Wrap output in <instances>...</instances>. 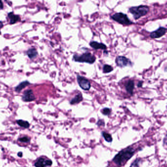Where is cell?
<instances>
[{
    "mask_svg": "<svg viewBox=\"0 0 167 167\" xmlns=\"http://www.w3.org/2000/svg\"><path fill=\"white\" fill-rule=\"evenodd\" d=\"M135 152V151L133 148L128 147L116 154L112 161L118 167H121L133 156Z\"/></svg>",
    "mask_w": 167,
    "mask_h": 167,
    "instance_id": "6da1fadb",
    "label": "cell"
},
{
    "mask_svg": "<svg viewBox=\"0 0 167 167\" xmlns=\"http://www.w3.org/2000/svg\"><path fill=\"white\" fill-rule=\"evenodd\" d=\"M72 59L75 62L80 63H87L90 64H93L96 61V57L90 52H86L81 55L75 54L73 56Z\"/></svg>",
    "mask_w": 167,
    "mask_h": 167,
    "instance_id": "7a4b0ae2",
    "label": "cell"
},
{
    "mask_svg": "<svg viewBox=\"0 0 167 167\" xmlns=\"http://www.w3.org/2000/svg\"><path fill=\"white\" fill-rule=\"evenodd\" d=\"M150 8L147 5H139L133 6L129 8V12L132 14L135 20H138L142 17L145 16L149 12Z\"/></svg>",
    "mask_w": 167,
    "mask_h": 167,
    "instance_id": "3957f363",
    "label": "cell"
},
{
    "mask_svg": "<svg viewBox=\"0 0 167 167\" xmlns=\"http://www.w3.org/2000/svg\"><path fill=\"white\" fill-rule=\"evenodd\" d=\"M111 18L118 23L123 25H130L133 24L129 20L128 15L122 12L114 13L111 16Z\"/></svg>",
    "mask_w": 167,
    "mask_h": 167,
    "instance_id": "277c9868",
    "label": "cell"
},
{
    "mask_svg": "<svg viewBox=\"0 0 167 167\" xmlns=\"http://www.w3.org/2000/svg\"><path fill=\"white\" fill-rule=\"evenodd\" d=\"M77 81L78 85L83 90L88 91L91 88L90 81L86 77L77 75Z\"/></svg>",
    "mask_w": 167,
    "mask_h": 167,
    "instance_id": "5b68a950",
    "label": "cell"
},
{
    "mask_svg": "<svg viewBox=\"0 0 167 167\" xmlns=\"http://www.w3.org/2000/svg\"><path fill=\"white\" fill-rule=\"evenodd\" d=\"M115 63L117 66L120 68H124L127 66H131V61L124 56H118L115 59Z\"/></svg>",
    "mask_w": 167,
    "mask_h": 167,
    "instance_id": "8992f818",
    "label": "cell"
},
{
    "mask_svg": "<svg viewBox=\"0 0 167 167\" xmlns=\"http://www.w3.org/2000/svg\"><path fill=\"white\" fill-rule=\"evenodd\" d=\"M52 161L51 159H45L44 157H40L34 164L35 167H47L51 166Z\"/></svg>",
    "mask_w": 167,
    "mask_h": 167,
    "instance_id": "52a82bcc",
    "label": "cell"
},
{
    "mask_svg": "<svg viewBox=\"0 0 167 167\" xmlns=\"http://www.w3.org/2000/svg\"><path fill=\"white\" fill-rule=\"evenodd\" d=\"M22 99L25 102H31L34 101L36 99V98L33 90L28 89L25 91L22 96Z\"/></svg>",
    "mask_w": 167,
    "mask_h": 167,
    "instance_id": "ba28073f",
    "label": "cell"
},
{
    "mask_svg": "<svg viewBox=\"0 0 167 167\" xmlns=\"http://www.w3.org/2000/svg\"><path fill=\"white\" fill-rule=\"evenodd\" d=\"M167 31V28L164 27H160L157 30L152 32L150 34V37L153 39L158 38L164 35Z\"/></svg>",
    "mask_w": 167,
    "mask_h": 167,
    "instance_id": "9c48e42d",
    "label": "cell"
},
{
    "mask_svg": "<svg viewBox=\"0 0 167 167\" xmlns=\"http://www.w3.org/2000/svg\"><path fill=\"white\" fill-rule=\"evenodd\" d=\"M90 45L91 47L96 50L99 49L105 50L107 49V47L105 44L102 43H99L95 41H91L90 43Z\"/></svg>",
    "mask_w": 167,
    "mask_h": 167,
    "instance_id": "30bf717a",
    "label": "cell"
},
{
    "mask_svg": "<svg viewBox=\"0 0 167 167\" xmlns=\"http://www.w3.org/2000/svg\"><path fill=\"white\" fill-rule=\"evenodd\" d=\"M7 16L10 20V24L13 25L17 22L21 21V17L18 15L14 14L13 12H10L8 13Z\"/></svg>",
    "mask_w": 167,
    "mask_h": 167,
    "instance_id": "8fae6325",
    "label": "cell"
},
{
    "mask_svg": "<svg viewBox=\"0 0 167 167\" xmlns=\"http://www.w3.org/2000/svg\"><path fill=\"white\" fill-rule=\"evenodd\" d=\"M125 88L127 92L131 96L133 95L134 88V82L132 80H129L125 84Z\"/></svg>",
    "mask_w": 167,
    "mask_h": 167,
    "instance_id": "7c38bea8",
    "label": "cell"
},
{
    "mask_svg": "<svg viewBox=\"0 0 167 167\" xmlns=\"http://www.w3.org/2000/svg\"><path fill=\"white\" fill-rule=\"evenodd\" d=\"M26 54L30 59H33L37 56L38 53L36 49L33 48H30L27 51Z\"/></svg>",
    "mask_w": 167,
    "mask_h": 167,
    "instance_id": "4fadbf2b",
    "label": "cell"
},
{
    "mask_svg": "<svg viewBox=\"0 0 167 167\" xmlns=\"http://www.w3.org/2000/svg\"><path fill=\"white\" fill-rule=\"evenodd\" d=\"M30 83L28 81H24L22 82H21L19 85H18L15 88V91L17 93H20L21 92V91L26 88V86L30 85Z\"/></svg>",
    "mask_w": 167,
    "mask_h": 167,
    "instance_id": "5bb4252c",
    "label": "cell"
},
{
    "mask_svg": "<svg viewBox=\"0 0 167 167\" xmlns=\"http://www.w3.org/2000/svg\"><path fill=\"white\" fill-rule=\"evenodd\" d=\"M83 100V96L81 93H78L73 99L70 101V104L71 105H74L75 104H78L82 102Z\"/></svg>",
    "mask_w": 167,
    "mask_h": 167,
    "instance_id": "9a60e30c",
    "label": "cell"
},
{
    "mask_svg": "<svg viewBox=\"0 0 167 167\" xmlns=\"http://www.w3.org/2000/svg\"><path fill=\"white\" fill-rule=\"evenodd\" d=\"M16 122L20 127L24 128L25 129H28L30 126V124L27 121H24L22 120H18L16 121Z\"/></svg>",
    "mask_w": 167,
    "mask_h": 167,
    "instance_id": "2e32d148",
    "label": "cell"
},
{
    "mask_svg": "<svg viewBox=\"0 0 167 167\" xmlns=\"http://www.w3.org/2000/svg\"><path fill=\"white\" fill-rule=\"evenodd\" d=\"M113 71V68L108 64H105L103 66V72L105 74H107L111 73Z\"/></svg>",
    "mask_w": 167,
    "mask_h": 167,
    "instance_id": "e0dca14e",
    "label": "cell"
},
{
    "mask_svg": "<svg viewBox=\"0 0 167 167\" xmlns=\"http://www.w3.org/2000/svg\"><path fill=\"white\" fill-rule=\"evenodd\" d=\"M102 136L104 137V138L105 139V140L109 143H111V142L112 141V137L111 135V134H110L109 133L103 131L102 132Z\"/></svg>",
    "mask_w": 167,
    "mask_h": 167,
    "instance_id": "ac0fdd59",
    "label": "cell"
},
{
    "mask_svg": "<svg viewBox=\"0 0 167 167\" xmlns=\"http://www.w3.org/2000/svg\"><path fill=\"white\" fill-rule=\"evenodd\" d=\"M111 109L110 108L105 107V108L102 109L101 111V113L103 114V115H106V116H108V115H110V114L111 113Z\"/></svg>",
    "mask_w": 167,
    "mask_h": 167,
    "instance_id": "d6986e66",
    "label": "cell"
},
{
    "mask_svg": "<svg viewBox=\"0 0 167 167\" xmlns=\"http://www.w3.org/2000/svg\"><path fill=\"white\" fill-rule=\"evenodd\" d=\"M18 141L22 142V143H29L30 141V138H29L27 136H24V137H22L21 138H19L18 139Z\"/></svg>",
    "mask_w": 167,
    "mask_h": 167,
    "instance_id": "ffe728a7",
    "label": "cell"
},
{
    "mask_svg": "<svg viewBox=\"0 0 167 167\" xmlns=\"http://www.w3.org/2000/svg\"><path fill=\"white\" fill-rule=\"evenodd\" d=\"M140 162V159H136L132 162L130 167H139Z\"/></svg>",
    "mask_w": 167,
    "mask_h": 167,
    "instance_id": "44dd1931",
    "label": "cell"
},
{
    "mask_svg": "<svg viewBox=\"0 0 167 167\" xmlns=\"http://www.w3.org/2000/svg\"><path fill=\"white\" fill-rule=\"evenodd\" d=\"M97 125L98 127H101V126H103L104 127L105 125V121L103 120V119H100L98 121L97 123Z\"/></svg>",
    "mask_w": 167,
    "mask_h": 167,
    "instance_id": "7402d4cb",
    "label": "cell"
},
{
    "mask_svg": "<svg viewBox=\"0 0 167 167\" xmlns=\"http://www.w3.org/2000/svg\"><path fill=\"white\" fill-rule=\"evenodd\" d=\"M3 9V4L1 0H0V10H2Z\"/></svg>",
    "mask_w": 167,
    "mask_h": 167,
    "instance_id": "603a6c76",
    "label": "cell"
},
{
    "mask_svg": "<svg viewBox=\"0 0 167 167\" xmlns=\"http://www.w3.org/2000/svg\"><path fill=\"white\" fill-rule=\"evenodd\" d=\"M143 85V81H139L137 84V87H141Z\"/></svg>",
    "mask_w": 167,
    "mask_h": 167,
    "instance_id": "cb8c5ba5",
    "label": "cell"
},
{
    "mask_svg": "<svg viewBox=\"0 0 167 167\" xmlns=\"http://www.w3.org/2000/svg\"><path fill=\"white\" fill-rule=\"evenodd\" d=\"M18 156L20 157H22L23 156V153L22 152H19L18 153Z\"/></svg>",
    "mask_w": 167,
    "mask_h": 167,
    "instance_id": "d4e9b609",
    "label": "cell"
},
{
    "mask_svg": "<svg viewBox=\"0 0 167 167\" xmlns=\"http://www.w3.org/2000/svg\"><path fill=\"white\" fill-rule=\"evenodd\" d=\"M3 23L1 21H0V29L3 27Z\"/></svg>",
    "mask_w": 167,
    "mask_h": 167,
    "instance_id": "484cf974",
    "label": "cell"
}]
</instances>
